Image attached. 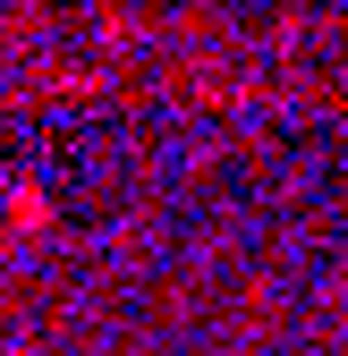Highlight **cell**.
<instances>
[{"instance_id":"6da1fadb","label":"cell","mask_w":348,"mask_h":356,"mask_svg":"<svg viewBox=\"0 0 348 356\" xmlns=\"http://www.w3.org/2000/svg\"><path fill=\"white\" fill-rule=\"evenodd\" d=\"M9 220H52V204H42V195L26 187V195H9Z\"/></svg>"},{"instance_id":"7a4b0ae2","label":"cell","mask_w":348,"mask_h":356,"mask_svg":"<svg viewBox=\"0 0 348 356\" xmlns=\"http://www.w3.org/2000/svg\"><path fill=\"white\" fill-rule=\"evenodd\" d=\"M340 305H348V272H340Z\"/></svg>"}]
</instances>
